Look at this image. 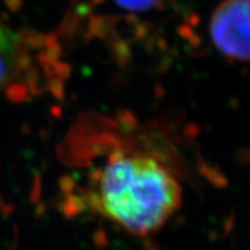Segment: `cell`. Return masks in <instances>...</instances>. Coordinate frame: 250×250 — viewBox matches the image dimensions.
Listing matches in <instances>:
<instances>
[{
  "label": "cell",
  "instance_id": "2",
  "mask_svg": "<svg viewBox=\"0 0 250 250\" xmlns=\"http://www.w3.org/2000/svg\"><path fill=\"white\" fill-rule=\"evenodd\" d=\"M60 65L53 43L0 22V93L14 100L41 93L59 81Z\"/></svg>",
  "mask_w": 250,
  "mask_h": 250
},
{
  "label": "cell",
  "instance_id": "1",
  "mask_svg": "<svg viewBox=\"0 0 250 250\" xmlns=\"http://www.w3.org/2000/svg\"><path fill=\"white\" fill-rule=\"evenodd\" d=\"M89 183V206L139 236L161 229L178 212L183 199V188L174 172L145 151L111 152Z\"/></svg>",
  "mask_w": 250,
  "mask_h": 250
},
{
  "label": "cell",
  "instance_id": "3",
  "mask_svg": "<svg viewBox=\"0 0 250 250\" xmlns=\"http://www.w3.org/2000/svg\"><path fill=\"white\" fill-rule=\"evenodd\" d=\"M214 47L229 59L249 60V0H224L209 22Z\"/></svg>",
  "mask_w": 250,
  "mask_h": 250
},
{
  "label": "cell",
  "instance_id": "4",
  "mask_svg": "<svg viewBox=\"0 0 250 250\" xmlns=\"http://www.w3.org/2000/svg\"><path fill=\"white\" fill-rule=\"evenodd\" d=\"M119 7L130 12H147L152 9L158 0H114Z\"/></svg>",
  "mask_w": 250,
  "mask_h": 250
}]
</instances>
